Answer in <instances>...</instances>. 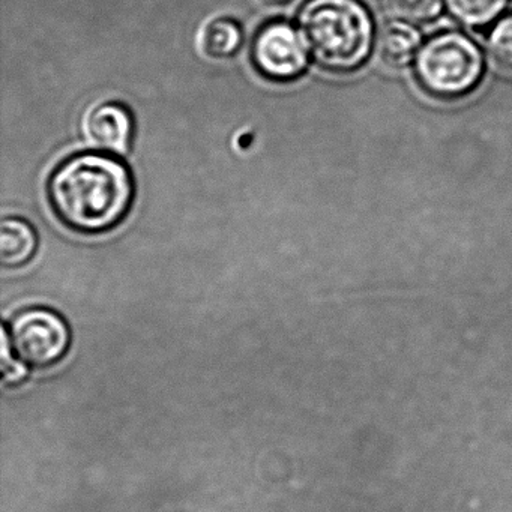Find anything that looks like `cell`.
<instances>
[{"instance_id":"cell-1","label":"cell","mask_w":512,"mask_h":512,"mask_svg":"<svg viewBox=\"0 0 512 512\" xmlns=\"http://www.w3.org/2000/svg\"><path fill=\"white\" fill-rule=\"evenodd\" d=\"M134 178L127 164L106 152H83L62 161L47 184L58 220L83 235L118 227L134 203Z\"/></svg>"},{"instance_id":"cell-2","label":"cell","mask_w":512,"mask_h":512,"mask_svg":"<svg viewBox=\"0 0 512 512\" xmlns=\"http://www.w3.org/2000/svg\"><path fill=\"white\" fill-rule=\"evenodd\" d=\"M298 28L314 62L329 73H353L370 58L374 22L359 0H307Z\"/></svg>"},{"instance_id":"cell-3","label":"cell","mask_w":512,"mask_h":512,"mask_svg":"<svg viewBox=\"0 0 512 512\" xmlns=\"http://www.w3.org/2000/svg\"><path fill=\"white\" fill-rule=\"evenodd\" d=\"M415 74L428 94L440 100H457L466 97L481 82L484 58L466 35L443 32L421 46Z\"/></svg>"},{"instance_id":"cell-4","label":"cell","mask_w":512,"mask_h":512,"mask_svg":"<svg viewBox=\"0 0 512 512\" xmlns=\"http://www.w3.org/2000/svg\"><path fill=\"white\" fill-rule=\"evenodd\" d=\"M8 335L14 353L35 368L55 365L70 349L71 332L67 322L49 308H28L17 314Z\"/></svg>"},{"instance_id":"cell-5","label":"cell","mask_w":512,"mask_h":512,"mask_svg":"<svg viewBox=\"0 0 512 512\" xmlns=\"http://www.w3.org/2000/svg\"><path fill=\"white\" fill-rule=\"evenodd\" d=\"M308 49L299 31L286 22H271L257 32L251 61L260 76L271 82L299 79L308 67Z\"/></svg>"},{"instance_id":"cell-6","label":"cell","mask_w":512,"mask_h":512,"mask_svg":"<svg viewBox=\"0 0 512 512\" xmlns=\"http://www.w3.org/2000/svg\"><path fill=\"white\" fill-rule=\"evenodd\" d=\"M82 134L95 151L127 154L134 136L133 115L124 104L116 101L94 104L83 115Z\"/></svg>"},{"instance_id":"cell-7","label":"cell","mask_w":512,"mask_h":512,"mask_svg":"<svg viewBox=\"0 0 512 512\" xmlns=\"http://www.w3.org/2000/svg\"><path fill=\"white\" fill-rule=\"evenodd\" d=\"M421 34L409 23L392 22L380 31L377 53L389 68H404L418 56Z\"/></svg>"},{"instance_id":"cell-8","label":"cell","mask_w":512,"mask_h":512,"mask_svg":"<svg viewBox=\"0 0 512 512\" xmlns=\"http://www.w3.org/2000/svg\"><path fill=\"white\" fill-rule=\"evenodd\" d=\"M38 235L22 218H5L0 226V263L4 268H20L34 259Z\"/></svg>"},{"instance_id":"cell-9","label":"cell","mask_w":512,"mask_h":512,"mask_svg":"<svg viewBox=\"0 0 512 512\" xmlns=\"http://www.w3.org/2000/svg\"><path fill=\"white\" fill-rule=\"evenodd\" d=\"M244 32L236 20L220 17L212 20L202 34L203 52L214 59H229L241 50Z\"/></svg>"},{"instance_id":"cell-10","label":"cell","mask_w":512,"mask_h":512,"mask_svg":"<svg viewBox=\"0 0 512 512\" xmlns=\"http://www.w3.org/2000/svg\"><path fill=\"white\" fill-rule=\"evenodd\" d=\"M449 14L466 28H485L508 7L509 0H445Z\"/></svg>"},{"instance_id":"cell-11","label":"cell","mask_w":512,"mask_h":512,"mask_svg":"<svg viewBox=\"0 0 512 512\" xmlns=\"http://www.w3.org/2000/svg\"><path fill=\"white\" fill-rule=\"evenodd\" d=\"M443 0H389V8L398 19L413 25L433 22L442 13Z\"/></svg>"},{"instance_id":"cell-12","label":"cell","mask_w":512,"mask_h":512,"mask_svg":"<svg viewBox=\"0 0 512 512\" xmlns=\"http://www.w3.org/2000/svg\"><path fill=\"white\" fill-rule=\"evenodd\" d=\"M488 52L499 67L512 71V14L500 19L488 34Z\"/></svg>"},{"instance_id":"cell-13","label":"cell","mask_w":512,"mask_h":512,"mask_svg":"<svg viewBox=\"0 0 512 512\" xmlns=\"http://www.w3.org/2000/svg\"><path fill=\"white\" fill-rule=\"evenodd\" d=\"M29 365L14 353L7 329H2V383L16 386L28 377Z\"/></svg>"},{"instance_id":"cell-14","label":"cell","mask_w":512,"mask_h":512,"mask_svg":"<svg viewBox=\"0 0 512 512\" xmlns=\"http://www.w3.org/2000/svg\"><path fill=\"white\" fill-rule=\"evenodd\" d=\"M263 5H268V7H280V5L287 4L290 0H260Z\"/></svg>"}]
</instances>
